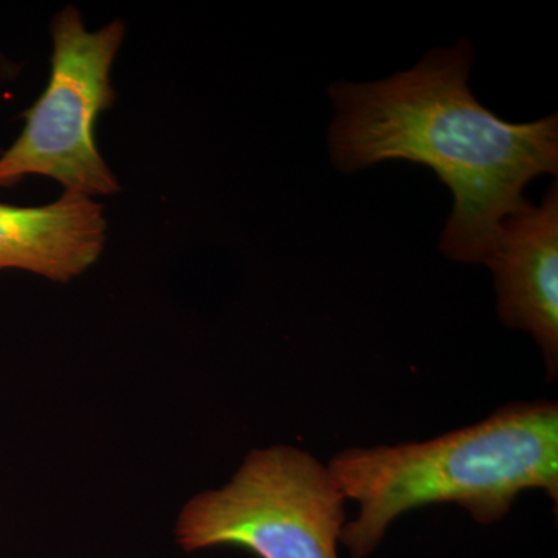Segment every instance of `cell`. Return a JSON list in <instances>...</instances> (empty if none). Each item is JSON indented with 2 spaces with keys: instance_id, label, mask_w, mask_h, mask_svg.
<instances>
[{
  "instance_id": "cell-6",
  "label": "cell",
  "mask_w": 558,
  "mask_h": 558,
  "mask_svg": "<svg viewBox=\"0 0 558 558\" xmlns=\"http://www.w3.org/2000/svg\"><path fill=\"white\" fill-rule=\"evenodd\" d=\"M106 231L102 205L80 194L62 193L44 207L0 204V270L68 282L100 258Z\"/></svg>"
},
{
  "instance_id": "cell-1",
  "label": "cell",
  "mask_w": 558,
  "mask_h": 558,
  "mask_svg": "<svg viewBox=\"0 0 558 558\" xmlns=\"http://www.w3.org/2000/svg\"><path fill=\"white\" fill-rule=\"evenodd\" d=\"M473 57L462 38L387 80L337 81L329 87L336 116L328 143L333 168L344 174L387 160L432 168L453 194L440 252L483 264L527 183L557 175L558 119L509 123L484 108L470 89Z\"/></svg>"
},
{
  "instance_id": "cell-2",
  "label": "cell",
  "mask_w": 558,
  "mask_h": 558,
  "mask_svg": "<svg viewBox=\"0 0 558 558\" xmlns=\"http://www.w3.org/2000/svg\"><path fill=\"white\" fill-rule=\"evenodd\" d=\"M330 478L359 502L340 542L368 557L402 513L457 505L478 523L505 519L517 497L539 488L558 502V405L510 403L480 424L427 442L348 449L330 459Z\"/></svg>"
},
{
  "instance_id": "cell-4",
  "label": "cell",
  "mask_w": 558,
  "mask_h": 558,
  "mask_svg": "<svg viewBox=\"0 0 558 558\" xmlns=\"http://www.w3.org/2000/svg\"><path fill=\"white\" fill-rule=\"evenodd\" d=\"M124 35L119 20L87 32L75 7L54 16L49 84L24 113L20 137L0 156V190L44 175L58 180L64 193L90 199L119 193V180L98 153L95 123L117 100L110 68Z\"/></svg>"
},
{
  "instance_id": "cell-5",
  "label": "cell",
  "mask_w": 558,
  "mask_h": 558,
  "mask_svg": "<svg viewBox=\"0 0 558 558\" xmlns=\"http://www.w3.org/2000/svg\"><path fill=\"white\" fill-rule=\"evenodd\" d=\"M486 264L497 289L498 317L526 330L542 349L548 379L558 371V189L542 204L524 199L499 223Z\"/></svg>"
},
{
  "instance_id": "cell-3",
  "label": "cell",
  "mask_w": 558,
  "mask_h": 558,
  "mask_svg": "<svg viewBox=\"0 0 558 558\" xmlns=\"http://www.w3.org/2000/svg\"><path fill=\"white\" fill-rule=\"evenodd\" d=\"M344 502L318 459L274 446L252 451L219 490L191 499L178 538L186 550L234 546L258 558H339Z\"/></svg>"
}]
</instances>
